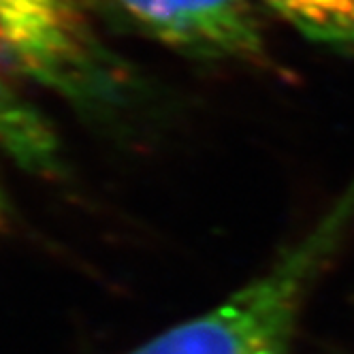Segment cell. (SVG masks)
Wrapping results in <instances>:
<instances>
[{"mask_svg": "<svg viewBox=\"0 0 354 354\" xmlns=\"http://www.w3.org/2000/svg\"><path fill=\"white\" fill-rule=\"evenodd\" d=\"M56 137L49 124L0 77V149L30 171L56 167Z\"/></svg>", "mask_w": 354, "mask_h": 354, "instance_id": "cell-4", "label": "cell"}, {"mask_svg": "<svg viewBox=\"0 0 354 354\" xmlns=\"http://www.w3.org/2000/svg\"><path fill=\"white\" fill-rule=\"evenodd\" d=\"M354 224V180L265 273L126 354H288L301 310Z\"/></svg>", "mask_w": 354, "mask_h": 354, "instance_id": "cell-1", "label": "cell"}, {"mask_svg": "<svg viewBox=\"0 0 354 354\" xmlns=\"http://www.w3.org/2000/svg\"><path fill=\"white\" fill-rule=\"evenodd\" d=\"M303 37L354 47V0H261Z\"/></svg>", "mask_w": 354, "mask_h": 354, "instance_id": "cell-5", "label": "cell"}, {"mask_svg": "<svg viewBox=\"0 0 354 354\" xmlns=\"http://www.w3.org/2000/svg\"><path fill=\"white\" fill-rule=\"evenodd\" d=\"M0 60H7L9 64H15L13 41H11V32H9V26H7V17H5L3 7H0Z\"/></svg>", "mask_w": 354, "mask_h": 354, "instance_id": "cell-6", "label": "cell"}, {"mask_svg": "<svg viewBox=\"0 0 354 354\" xmlns=\"http://www.w3.org/2000/svg\"><path fill=\"white\" fill-rule=\"evenodd\" d=\"M177 54L263 64L267 43L252 0H86Z\"/></svg>", "mask_w": 354, "mask_h": 354, "instance_id": "cell-3", "label": "cell"}, {"mask_svg": "<svg viewBox=\"0 0 354 354\" xmlns=\"http://www.w3.org/2000/svg\"><path fill=\"white\" fill-rule=\"evenodd\" d=\"M15 64L39 84L80 105L109 103L120 73L90 35L73 0H0Z\"/></svg>", "mask_w": 354, "mask_h": 354, "instance_id": "cell-2", "label": "cell"}]
</instances>
